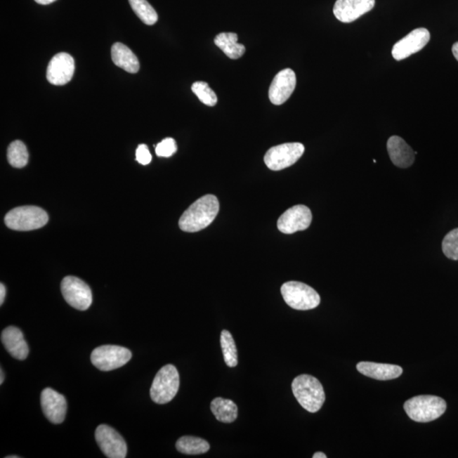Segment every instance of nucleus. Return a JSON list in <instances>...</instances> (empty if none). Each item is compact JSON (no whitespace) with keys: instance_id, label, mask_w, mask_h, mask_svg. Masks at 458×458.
<instances>
[{"instance_id":"1","label":"nucleus","mask_w":458,"mask_h":458,"mask_svg":"<svg viewBox=\"0 0 458 458\" xmlns=\"http://www.w3.org/2000/svg\"><path fill=\"white\" fill-rule=\"evenodd\" d=\"M219 212V202L214 195H204L183 212L179 228L187 233H195L207 228Z\"/></svg>"},{"instance_id":"2","label":"nucleus","mask_w":458,"mask_h":458,"mask_svg":"<svg viewBox=\"0 0 458 458\" xmlns=\"http://www.w3.org/2000/svg\"><path fill=\"white\" fill-rule=\"evenodd\" d=\"M292 391L301 406L312 414L320 410L325 402L324 387L312 375L301 374L294 379Z\"/></svg>"},{"instance_id":"3","label":"nucleus","mask_w":458,"mask_h":458,"mask_svg":"<svg viewBox=\"0 0 458 458\" xmlns=\"http://www.w3.org/2000/svg\"><path fill=\"white\" fill-rule=\"evenodd\" d=\"M404 409L409 418L415 422L428 423L444 414L447 410V403L439 396L418 395L407 400Z\"/></svg>"},{"instance_id":"4","label":"nucleus","mask_w":458,"mask_h":458,"mask_svg":"<svg viewBox=\"0 0 458 458\" xmlns=\"http://www.w3.org/2000/svg\"><path fill=\"white\" fill-rule=\"evenodd\" d=\"M47 212L34 206L20 207L8 212L5 223L8 228L16 231H31L46 225Z\"/></svg>"},{"instance_id":"5","label":"nucleus","mask_w":458,"mask_h":458,"mask_svg":"<svg viewBox=\"0 0 458 458\" xmlns=\"http://www.w3.org/2000/svg\"><path fill=\"white\" fill-rule=\"evenodd\" d=\"M180 384L178 369L174 365H166L159 370L150 388V398L157 404L171 402L177 395Z\"/></svg>"},{"instance_id":"6","label":"nucleus","mask_w":458,"mask_h":458,"mask_svg":"<svg viewBox=\"0 0 458 458\" xmlns=\"http://www.w3.org/2000/svg\"><path fill=\"white\" fill-rule=\"evenodd\" d=\"M281 294L286 304L299 310L316 308L320 304V296L309 285L301 282L290 281L282 285Z\"/></svg>"},{"instance_id":"7","label":"nucleus","mask_w":458,"mask_h":458,"mask_svg":"<svg viewBox=\"0 0 458 458\" xmlns=\"http://www.w3.org/2000/svg\"><path fill=\"white\" fill-rule=\"evenodd\" d=\"M132 358V353L125 347L102 346L92 351L91 362L98 369L108 372L119 369Z\"/></svg>"},{"instance_id":"8","label":"nucleus","mask_w":458,"mask_h":458,"mask_svg":"<svg viewBox=\"0 0 458 458\" xmlns=\"http://www.w3.org/2000/svg\"><path fill=\"white\" fill-rule=\"evenodd\" d=\"M305 152L301 143H287L272 147L264 157L265 164L270 170L280 171L292 166Z\"/></svg>"},{"instance_id":"9","label":"nucleus","mask_w":458,"mask_h":458,"mask_svg":"<svg viewBox=\"0 0 458 458\" xmlns=\"http://www.w3.org/2000/svg\"><path fill=\"white\" fill-rule=\"evenodd\" d=\"M61 293L65 301L77 310H86L93 302L91 289L79 277L67 276L60 284Z\"/></svg>"},{"instance_id":"10","label":"nucleus","mask_w":458,"mask_h":458,"mask_svg":"<svg viewBox=\"0 0 458 458\" xmlns=\"http://www.w3.org/2000/svg\"><path fill=\"white\" fill-rule=\"evenodd\" d=\"M96 439L102 452L109 458H125L128 453L126 441L119 433L108 425L101 424L96 431Z\"/></svg>"},{"instance_id":"11","label":"nucleus","mask_w":458,"mask_h":458,"mask_svg":"<svg viewBox=\"0 0 458 458\" xmlns=\"http://www.w3.org/2000/svg\"><path fill=\"white\" fill-rule=\"evenodd\" d=\"M312 211L303 204L289 208L277 220V228L283 234L292 235L298 231H304L312 223Z\"/></svg>"},{"instance_id":"12","label":"nucleus","mask_w":458,"mask_h":458,"mask_svg":"<svg viewBox=\"0 0 458 458\" xmlns=\"http://www.w3.org/2000/svg\"><path fill=\"white\" fill-rule=\"evenodd\" d=\"M429 39H431V34L426 28H417L394 45L392 48V56L396 60L407 59L409 56L423 50Z\"/></svg>"},{"instance_id":"13","label":"nucleus","mask_w":458,"mask_h":458,"mask_svg":"<svg viewBox=\"0 0 458 458\" xmlns=\"http://www.w3.org/2000/svg\"><path fill=\"white\" fill-rule=\"evenodd\" d=\"M74 71L75 63L72 55L59 53L48 63L47 80L53 85H65L72 80Z\"/></svg>"},{"instance_id":"14","label":"nucleus","mask_w":458,"mask_h":458,"mask_svg":"<svg viewBox=\"0 0 458 458\" xmlns=\"http://www.w3.org/2000/svg\"><path fill=\"white\" fill-rule=\"evenodd\" d=\"M296 86V73L292 69H284L274 77L269 88L268 96L273 105H280L289 99Z\"/></svg>"},{"instance_id":"15","label":"nucleus","mask_w":458,"mask_h":458,"mask_svg":"<svg viewBox=\"0 0 458 458\" xmlns=\"http://www.w3.org/2000/svg\"><path fill=\"white\" fill-rule=\"evenodd\" d=\"M41 406L51 423L59 424L63 422L67 414V404L65 396L51 388H46L41 394Z\"/></svg>"},{"instance_id":"16","label":"nucleus","mask_w":458,"mask_h":458,"mask_svg":"<svg viewBox=\"0 0 458 458\" xmlns=\"http://www.w3.org/2000/svg\"><path fill=\"white\" fill-rule=\"evenodd\" d=\"M375 6V0H337L334 14L339 22L350 23L367 13Z\"/></svg>"},{"instance_id":"17","label":"nucleus","mask_w":458,"mask_h":458,"mask_svg":"<svg viewBox=\"0 0 458 458\" xmlns=\"http://www.w3.org/2000/svg\"><path fill=\"white\" fill-rule=\"evenodd\" d=\"M1 341L8 353L14 358L22 361L27 358L30 348L22 331L16 327L9 326L4 329L1 334Z\"/></svg>"},{"instance_id":"18","label":"nucleus","mask_w":458,"mask_h":458,"mask_svg":"<svg viewBox=\"0 0 458 458\" xmlns=\"http://www.w3.org/2000/svg\"><path fill=\"white\" fill-rule=\"evenodd\" d=\"M387 150L391 162L400 169H407L414 164L415 153L403 138L392 136L387 142Z\"/></svg>"},{"instance_id":"19","label":"nucleus","mask_w":458,"mask_h":458,"mask_svg":"<svg viewBox=\"0 0 458 458\" xmlns=\"http://www.w3.org/2000/svg\"><path fill=\"white\" fill-rule=\"evenodd\" d=\"M359 373L374 379L391 380L400 377L403 374V369L392 364L361 362L358 364Z\"/></svg>"},{"instance_id":"20","label":"nucleus","mask_w":458,"mask_h":458,"mask_svg":"<svg viewBox=\"0 0 458 458\" xmlns=\"http://www.w3.org/2000/svg\"><path fill=\"white\" fill-rule=\"evenodd\" d=\"M112 57L117 67L124 69L129 73H137L140 65L137 56L128 46L122 43L113 44L112 48Z\"/></svg>"},{"instance_id":"21","label":"nucleus","mask_w":458,"mask_h":458,"mask_svg":"<svg viewBox=\"0 0 458 458\" xmlns=\"http://www.w3.org/2000/svg\"><path fill=\"white\" fill-rule=\"evenodd\" d=\"M214 43L228 58L237 60L243 56L245 47L238 43V35L234 32H222L216 37Z\"/></svg>"},{"instance_id":"22","label":"nucleus","mask_w":458,"mask_h":458,"mask_svg":"<svg viewBox=\"0 0 458 458\" xmlns=\"http://www.w3.org/2000/svg\"><path fill=\"white\" fill-rule=\"evenodd\" d=\"M211 410L216 419L222 423L235 422L238 417V407L231 400L215 398L211 403Z\"/></svg>"},{"instance_id":"23","label":"nucleus","mask_w":458,"mask_h":458,"mask_svg":"<svg viewBox=\"0 0 458 458\" xmlns=\"http://www.w3.org/2000/svg\"><path fill=\"white\" fill-rule=\"evenodd\" d=\"M179 452L186 455H199L210 450V445L206 440L195 436H183L176 443Z\"/></svg>"},{"instance_id":"24","label":"nucleus","mask_w":458,"mask_h":458,"mask_svg":"<svg viewBox=\"0 0 458 458\" xmlns=\"http://www.w3.org/2000/svg\"><path fill=\"white\" fill-rule=\"evenodd\" d=\"M8 162L15 169H22L27 166L30 154L24 143L20 140L12 142L7 150Z\"/></svg>"},{"instance_id":"25","label":"nucleus","mask_w":458,"mask_h":458,"mask_svg":"<svg viewBox=\"0 0 458 458\" xmlns=\"http://www.w3.org/2000/svg\"><path fill=\"white\" fill-rule=\"evenodd\" d=\"M134 13L146 25L152 26L158 20V15L147 0H129Z\"/></svg>"},{"instance_id":"26","label":"nucleus","mask_w":458,"mask_h":458,"mask_svg":"<svg viewBox=\"0 0 458 458\" xmlns=\"http://www.w3.org/2000/svg\"><path fill=\"white\" fill-rule=\"evenodd\" d=\"M221 346H222L223 358L227 365L235 367L238 365V353L234 338L228 330H223L221 333Z\"/></svg>"},{"instance_id":"27","label":"nucleus","mask_w":458,"mask_h":458,"mask_svg":"<svg viewBox=\"0 0 458 458\" xmlns=\"http://www.w3.org/2000/svg\"><path fill=\"white\" fill-rule=\"evenodd\" d=\"M192 91L206 105L215 106L218 103V97L215 92L204 81H196L192 85Z\"/></svg>"},{"instance_id":"28","label":"nucleus","mask_w":458,"mask_h":458,"mask_svg":"<svg viewBox=\"0 0 458 458\" xmlns=\"http://www.w3.org/2000/svg\"><path fill=\"white\" fill-rule=\"evenodd\" d=\"M443 249L444 254L449 259L458 260V228L453 229L445 235L443 240Z\"/></svg>"},{"instance_id":"29","label":"nucleus","mask_w":458,"mask_h":458,"mask_svg":"<svg viewBox=\"0 0 458 458\" xmlns=\"http://www.w3.org/2000/svg\"><path fill=\"white\" fill-rule=\"evenodd\" d=\"M178 147L174 138H166L155 147V153L159 157H170L176 153Z\"/></svg>"},{"instance_id":"30","label":"nucleus","mask_w":458,"mask_h":458,"mask_svg":"<svg viewBox=\"0 0 458 458\" xmlns=\"http://www.w3.org/2000/svg\"><path fill=\"white\" fill-rule=\"evenodd\" d=\"M136 159L141 165L145 166L150 164L151 159H152V157H151V154L147 145H138L136 150Z\"/></svg>"},{"instance_id":"31","label":"nucleus","mask_w":458,"mask_h":458,"mask_svg":"<svg viewBox=\"0 0 458 458\" xmlns=\"http://www.w3.org/2000/svg\"><path fill=\"white\" fill-rule=\"evenodd\" d=\"M6 294V286L3 284H0V305H3L4 301H5Z\"/></svg>"},{"instance_id":"32","label":"nucleus","mask_w":458,"mask_h":458,"mask_svg":"<svg viewBox=\"0 0 458 458\" xmlns=\"http://www.w3.org/2000/svg\"><path fill=\"white\" fill-rule=\"evenodd\" d=\"M34 1L39 4V5L46 6L54 3L56 0H34Z\"/></svg>"},{"instance_id":"33","label":"nucleus","mask_w":458,"mask_h":458,"mask_svg":"<svg viewBox=\"0 0 458 458\" xmlns=\"http://www.w3.org/2000/svg\"><path fill=\"white\" fill-rule=\"evenodd\" d=\"M452 54H453L454 57H455L457 60L458 61V42L453 44Z\"/></svg>"},{"instance_id":"34","label":"nucleus","mask_w":458,"mask_h":458,"mask_svg":"<svg viewBox=\"0 0 458 458\" xmlns=\"http://www.w3.org/2000/svg\"><path fill=\"white\" fill-rule=\"evenodd\" d=\"M313 458H327V456L325 453L322 452H316L313 456Z\"/></svg>"},{"instance_id":"35","label":"nucleus","mask_w":458,"mask_h":458,"mask_svg":"<svg viewBox=\"0 0 458 458\" xmlns=\"http://www.w3.org/2000/svg\"><path fill=\"white\" fill-rule=\"evenodd\" d=\"M0 375H1V379H0V384H2L4 383V379H5V375H4V372H3L2 369H1V373H0Z\"/></svg>"},{"instance_id":"36","label":"nucleus","mask_w":458,"mask_h":458,"mask_svg":"<svg viewBox=\"0 0 458 458\" xmlns=\"http://www.w3.org/2000/svg\"><path fill=\"white\" fill-rule=\"evenodd\" d=\"M6 457V458H19L20 457H18V456H8V457Z\"/></svg>"}]
</instances>
